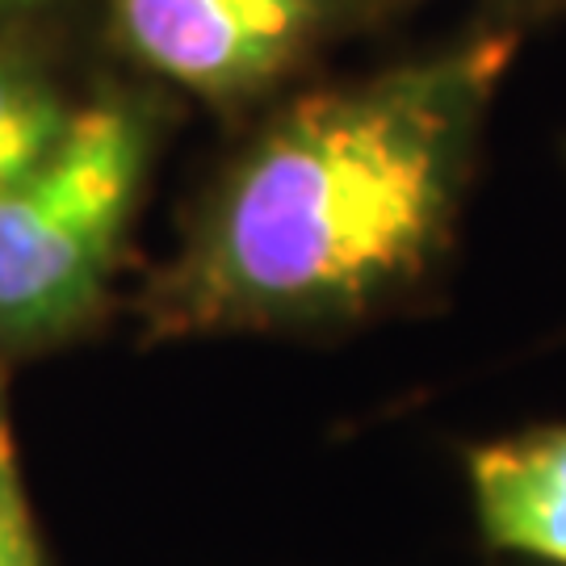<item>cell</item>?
Listing matches in <instances>:
<instances>
[{
    "mask_svg": "<svg viewBox=\"0 0 566 566\" xmlns=\"http://www.w3.org/2000/svg\"><path fill=\"white\" fill-rule=\"evenodd\" d=\"M93 81L72 51V25L18 30L0 39V185L39 164L63 139Z\"/></svg>",
    "mask_w": 566,
    "mask_h": 566,
    "instance_id": "cell-5",
    "label": "cell"
},
{
    "mask_svg": "<svg viewBox=\"0 0 566 566\" xmlns=\"http://www.w3.org/2000/svg\"><path fill=\"white\" fill-rule=\"evenodd\" d=\"M105 46L139 81L252 118L306 81L378 0H93Z\"/></svg>",
    "mask_w": 566,
    "mask_h": 566,
    "instance_id": "cell-3",
    "label": "cell"
},
{
    "mask_svg": "<svg viewBox=\"0 0 566 566\" xmlns=\"http://www.w3.org/2000/svg\"><path fill=\"white\" fill-rule=\"evenodd\" d=\"M177 102L139 76H97L63 139L0 185V361L88 340L114 311L130 231Z\"/></svg>",
    "mask_w": 566,
    "mask_h": 566,
    "instance_id": "cell-2",
    "label": "cell"
},
{
    "mask_svg": "<svg viewBox=\"0 0 566 566\" xmlns=\"http://www.w3.org/2000/svg\"><path fill=\"white\" fill-rule=\"evenodd\" d=\"M521 39L486 18L252 114L135 294L139 340L336 336L416 303L453 256Z\"/></svg>",
    "mask_w": 566,
    "mask_h": 566,
    "instance_id": "cell-1",
    "label": "cell"
},
{
    "mask_svg": "<svg viewBox=\"0 0 566 566\" xmlns=\"http://www.w3.org/2000/svg\"><path fill=\"white\" fill-rule=\"evenodd\" d=\"M81 0H0V39L18 30H42V25H72Z\"/></svg>",
    "mask_w": 566,
    "mask_h": 566,
    "instance_id": "cell-7",
    "label": "cell"
},
{
    "mask_svg": "<svg viewBox=\"0 0 566 566\" xmlns=\"http://www.w3.org/2000/svg\"><path fill=\"white\" fill-rule=\"evenodd\" d=\"M0 566H46V546L30 504L9 407L0 411Z\"/></svg>",
    "mask_w": 566,
    "mask_h": 566,
    "instance_id": "cell-6",
    "label": "cell"
},
{
    "mask_svg": "<svg viewBox=\"0 0 566 566\" xmlns=\"http://www.w3.org/2000/svg\"><path fill=\"white\" fill-rule=\"evenodd\" d=\"M9 407V365L0 361V411Z\"/></svg>",
    "mask_w": 566,
    "mask_h": 566,
    "instance_id": "cell-9",
    "label": "cell"
},
{
    "mask_svg": "<svg viewBox=\"0 0 566 566\" xmlns=\"http://www.w3.org/2000/svg\"><path fill=\"white\" fill-rule=\"evenodd\" d=\"M558 9H566V0H504L495 18H504L525 30L528 21H542V18H549V13H558Z\"/></svg>",
    "mask_w": 566,
    "mask_h": 566,
    "instance_id": "cell-8",
    "label": "cell"
},
{
    "mask_svg": "<svg viewBox=\"0 0 566 566\" xmlns=\"http://www.w3.org/2000/svg\"><path fill=\"white\" fill-rule=\"evenodd\" d=\"M462 474L491 554L566 566V420L465 446Z\"/></svg>",
    "mask_w": 566,
    "mask_h": 566,
    "instance_id": "cell-4",
    "label": "cell"
}]
</instances>
